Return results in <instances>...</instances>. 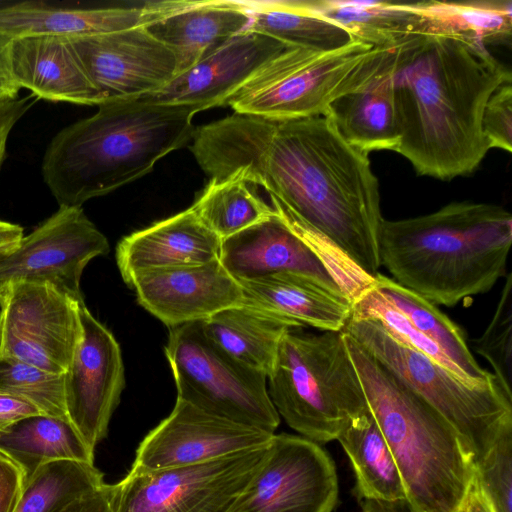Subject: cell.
<instances>
[{
  "instance_id": "obj_14",
  "label": "cell",
  "mask_w": 512,
  "mask_h": 512,
  "mask_svg": "<svg viewBox=\"0 0 512 512\" xmlns=\"http://www.w3.org/2000/svg\"><path fill=\"white\" fill-rule=\"evenodd\" d=\"M82 337L65 372L69 422L95 452L106 437L125 387L121 349L113 334L80 305Z\"/></svg>"
},
{
  "instance_id": "obj_24",
  "label": "cell",
  "mask_w": 512,
  "mask_h": 512,
  "mask_svg": "<svg viewBox=\"0 0 512 512\" xmlns=\"http://www.w3.org/2000/svg\"><path fill=\"white\" fill-rule=\"evenodd\" d=\"M251 14L244 2L194 1L147 29L175 55L177 76L249 29Z\"/></svg>"
},
{
  "instance_id": "obj_29",
  "label": "cell",
  "mask_w": 512,
  "mask_h": 512,
  "mask_svg": "<svg viewBox=\"0 0 512 512\" xmlns=\"http://www.w3.org/2000/svg\"><path fill=\"white\" fill-rule=\"evenodd\" d=\"M320 16L346 28L356 41L377 48H393L405 37L424 33L422 15L413 2L306 1Z\"/></svg>"
},
{
  "instance_id": "obj_40",
  "label": "cell",
  "mask_w": 512,
  "mask_h": 512,
  "mask_svg": "<svg viewBox=\"0 0 512 512\" xmlns=\"http://www.w3.org/2000/svg\"><path fill=\"white\" fill-rule=\"evenodd\" d=\"M120 484H104L55 512H118Z\"/></svg>"
},
{
  "instance_id": "obj_39",
  "label": "cell",
  "mask_w": 512,
  "mask_h": 512,
  "mask_svg": "<svg viewBox=\"0 0 512 512\" xmlns=\"http://www.w3.org/2000/svg\"><path fill=\"white\" fill-rule=\"evenodd\" d=\"M482 131L490 149L512 151V82L500 86L489 98L483 111Z\"/></svg>"
},
{
  "instance_id": "obj_43",
  "label": "cell",
  "mask_w": 512,
  "mask_h": 512,
  "mask_svg": "<svg viewBox=\"0 0 512 512\" xmlns=\"http://www.w3.org/2000/svg\"><path fill=\"white\" fill-rule=\"evenodd\" d=\"M38 414L40 411L27 401L0 389V434L21 419Z\"/></svg>"
},
{
  "instance_id": "obj_36",
  "label": "cell",
  "mask_w": 512,
  "mask_h": 512,
  "mask_svg": "<svg viewBox=\"0 0 512 512\" xmlns=\"http://www.w3.org/2000/svg\"><path fill=\"white\" fill-rule=\"evenodd\" d=\"M351 318L377 320L396 340L432 359L470 385H481L487 381L476 383L470 380L435 342L419 332L373 286L352 303Z\"/></svg>"
},
{
  "instance_id": "obj_17",
  "label": "cell",
  "mask_w": 512,
  "mask_h": 512,
  "mask_svg": "<svg viewBox=\"0 0 512 512\" xmlns=\"http://www.w3.org/2000/svg\"><path fill=\"white\" fill-rule=\"evenodd\" d=\"M129 287L139 304L168 328L199 322L243 304L239 282L219 259L136 273Z\"/></svg>"
},
{
  "instance_id": "obj_42",
  "label": "cell",
  "mask_w": 512,
  "mask_h": 512,
  "mask_svg": "<svg viewBox=\"0 0 512 512\" xmlns=\"http://www.w3.org/2000/svg\"><path fill=\"white\" fill-rule=\"evenodd\" d=\"M31 105L30 97L0 102V168L10 132Z\"/></svg>"
},
{
  "instance_id": "obj_47",
  "label": "cell",
  "mask_w": 512,
  "mask_h": 512,
  "mask_svg": "<svg viewBox=\"0 0 512 512\" xmlns=\"http://www.w3.org/2000/svg\"><path fill=\"white\" fill-rule=\"evenodd\" d=\"M23 236L21 226L0 220V246L17 244Z\"/></svg>"
},
{
  "instance_id": "obj_28",
  "label": "cell",
  "mask_w": 512,
  "mask_h": 512,
  "mask_svg": "<svg viewBox=\"0 0 512 512\" xmlns=\"http://www.w3.org/2000/svg\"><path fill=\"white\" fill-rule=\"evenodd\" d=\"M0 452L19 466L25 481L54 461L94 464V452L72 424L44 414L21 419L0 434Z\"/></svg>"
},
{
  "instance_id": "obj_35",
  "label": "cell",
  "mask_w": 512,
  "mask_h": 512,
  "mask_svg": "<svg viewBox=\"0 0 512 512\" xmlns=\"http://www.w3.org/2000/svg\"><path fill=\"white\" fill-rule=\"evenodd\" d=\"M0 389L27 401L41 414L68 420L65 373L50 372L19 360L0 358Z\"/></svg>"
},
{
  "instance_id": "obj_25",
  "label": "cell",
  "mask_w": 512,
  "mask_h": 512,
  "mask_svg": "<svg viewBox=\"0 0 512 512\" xmlns=\"http://www.w3.org/2000/svg\"><path fill=\"white\" fill-rule=\"evenodd\" d=\"M392 55L365 85L334 100L324 114L348 144L366 154L395 151L400 142L391 83Z\"/></svg>"
},
{
  "instance_id": "obj_41",
  "label": "cell",
  "mask_w": 512,
  "mask_h": 512,
  "mask_svg": "<svg viewBox=\"0 0 512 512\" xmlns=\"http://www.w3.org/2000/svg\"><path fill=\"white\" fill-rule=\"evenodd\" d=\"M25 477L19 466L0 452V512H14L21 498Z\"/></svg>"
},
{
  "instance_id": "obj_9",
  "label": "cell",
  "mask_w": 512,
  "mask_h": 512,
  "mask_svg": "<svg viewBox=\"0 0 512 512\" xmlns=\"http://www.w3.org/2000/svg\"><path fill=\"white\" fill-rule=\"evenodd\" d=\"M165 354L177 399L207 413L275 434L280 423L268 393L267 376L221 351L201 321L169 328Z\"/></svg>"
},
{
  "instance_id": "obj_20",
  "label": "cell",
  "mask_w": 512,
  "mask_h": 512,
  "mask_svg": "<svg viewBox=\"0 0 512 512\" xmlns=\"http://www.w3.org/2000/svg\"><path fill=\"white\" fill-rule=\"evenodd\" d=\"M192 3L168 0L135 7L69 8L43 2H20L0 7V32L12 39L31 35L81 38L148 27Z\"/></svg>"
},
{
  "instance_id": "obj_27",
  "label": "cell",
  "mask_w": 512,
  "mask_h": 512,
  "mask_svg": "<svg viewBox=\"0 0 512 512\" xmlns=\"http://www.w3.org/2000/svg\"><path fill=\"white\" fill-rule=\"evenodd\" d=\"M336 440L353 468L359 501H406L400 470L370 410L352 421Z\"/></svg>"
},
{
  "instance_id": "obj_21",
  "label": "cell",
  "mask_w": 512,
  "mask_h": 512,
  "mask_svg": "<svg viewBox=\"0 0 512 512\" xmlns=\"http://www.w3.org/2000/svg\"><path fill=\"white\" fill-rule=\"evenodd\" d=\"M221 241L189 207L123 237L116 249L117 265L129 286L141 271L219 259Z\"/></svg>"
},
{
  "instance_id": "obj_44",
  "label": "cell",
  "mask_w": 512,
  "mask_h": 512,
  "mask_svg": "<svg viewBox=\"0 0 512 512\" xmlns=\"http://www.w3.org/2000/svg\"><path fill=\"white\" fill-rule=\"evenodd\" d=\"M12 38L0 32V102L18 98L17 84L11 63Z\"/></svg>"
},
{
  "instance_id": "obj_10",
  "label": "cell",
  "mask_w": 512,
  "mask_h": 512,
  "mask_svg": "<svg viewBox=\"0 0 512 512\" xmlns=\"http://www.w3.org/2000/svg\"><path fill=\"white\" fill-rule=\"evenodd\" d=\"M82 303L46 281L0 282V358L65 373L82 337Z\"/></svg>"
},
{
  "instance_id": "obj_13",
  "label": "cell",
  "mask_w": 512,
  "mask_h": 512,
  "mask_svg": "<svg viewBox=\"0 0 512 512\" xmlns=\"http://www.w3.org/2000/svg\"><path fill=\"white\" fill-rule=\"evenodd\" d=\"M109 250L107 238L81 207L59 206L0 260V282L46 281L84 301L82 273L93 258L106 255Z\"/></svg>"
},
{
  "instance_id": "obj_7",
  "label": "cell",
  "mask_w": 512,
  "mask_h": 512,
  "mask_svg": "<svg viewBox=\"0 0 512 512\" xmlns=\"http://www.w3.org/2000/svg\"><path fill=\"white\" fill-rule=\"evenodd\" d=\"M392 52L360 41L327 53L290 47L259 69L226 105L234 113L269 120L321 116L334 100L375 76Z\"/></svg>"
},
{
  "instance_id": "obj_15",
  "label": "cell",
  "mask_w": 512,
  "mask_h": 512,
  "mask_svg": "<svg viewBox=\"0 0 512 512\" xmlns=\"http://www.w3.org/2000/svg\"><path fill=\"white\" fill-rule=\"evenodd\" d=\"M70 41L104 102L158 92L177 76L175 55L147 27Z\"/></svg>"
},
{
  "instance_id": "obj_22",
  "label": "cell",
  "mask_w": 512,
  "mask_h": 512,
  "mask_svg": "<svg viewBox=\"0 0 512 512\" xmlns=\"http://www.w3.org/2000/svg\"><path fill=\"white\" fill-rule=\"evenodd\" d=\"M11 63L19 87L37 98L88 106L104 103L68 38L49 35L13 38Z\"/></svg>"
},
{
  "instance_id": "obj_2",
  "label": "cell",
  "mask_w": 512,
  "mask_h": 512,
  "mask_svg": "<svg viewBox=\"0 0 512 512\" xmlns=\"http://www.w3.org/2000/svg\"><path fill=\"white\" fill-rule=\"evenodd\" d=\"M511 71L481 40L416 33L393 48L391 83L400 131L395 152L418 175L441 180L477 169L488 150L486 103Z\"/></svg>"
},
{
  "instance_id": "obj_33",
  "label": "cell",
  "mask_w": 512,
  "mask_h": 512,
  "mask_svg": "<svg viewBox=\"0 0 512 512\" xmlns=\"http://www.w3.org/2000/svg\"><path fill=\"white\" fill-rule=\"evenodd\" d=\"M253 187L238 176L210 179L191 208L207 228L226 239L273 213Z\"/></svg>"
},
{
  "instance_id": "obj_6",
  "label": "cell",
  "mask_w": 512,
  "mask_h": 512,
  "mask_svg": "<svg viewBox=\"0 0 512 512\" xmlns=\"http://www.w3.org/2000/svg\"><path fill=\"white\" fill-rule=\"evenodd\" d=\"M269 397L286 424L323 444L369 412L344 331L288 330L267 377Z\"/></svg>"
},
{
  "instance_id": "obj_37",
  "label": "cell",
  "mask_w": 512,
  "mask_h": 512,
  "mask_svg": "<svg viewBox=\"0 0 512 512\" xmlns=\"http://www.w3.org/2000/svg\"><path fill=\"white\" fill-rule=\"evenodd\" d=\"M473 349L484 357L508 395L512 396V274L506 275L495 313Z\"/></svg>"
},
{
  "instance_id": "obj_19",
  "label": "cell",
  "mask_w": 512,
  "mask_h": 512,
  "mask_svg": "<svg viewBox=\"0 0 512 512\" xmlns=\"http://www.w3.org/2000/svg\"><path fill=\"white\" fill-rule=\"evenodd\" d=\"M219 260L237 281L291 272L347 298L320 256L276 209L264 220L223 239Z\"/></svg>"
},
{
  "instance_id": "obj_8",
  "label": "cell",
  "mask_w": 512,
  "mask_h": 512,
  "mask_svg": "<svg viewBox=\"0 0 512 512\" xmlns=\"http://www.w3.org/2000/svg\"><path fill=\"white\" fill-rule=\"evenodd\" d=\"M343 331L455 429L474 464L481 460L503 430L512 427V396L493 373L484 384L470 385L396 340L374 319L350 317Z\"/></svg>"
},
{
  "instance_id": "obj_12",
  "label": "cell",
  "mask_w": 512,
  "mask_h": 512,
  "mask_svg": "<svg viewBox=\"0 0 512 512\" xmlns=\"http://www.w3.org/2000/svg\"><path fill=\"white\" fill-rule=\"evenodd\" d=\"M338 495L334 462L320 444L274 434L262 464L228 512H333Z\"/></svg>"
},
{
  "instance_id": "obj_31",
  "label": "cell",
  "mask_w": 512,
  "mask_h": 512,
  "mask_svg": "<svg viewBox=\"0 0 512 512\" xmlns=\"http://www.w3.org/2000/svg\"><path fill=\"white\" fill-rule=\"evenodd\" d=\"M422 334L435 342L463 373L476 383H484L491 372L481 368L472 355L462 329L436 305L381 273L373 285Z\"/></svg>"
},
{
  "instance_id": "obj_1",
  "label": "cell",
  "mask_w": 512,
  "mask_h": 512,
  "mask_svg": "<svg viewBox=\"0 0 512 512\" xmlns=\"http://www.w3.org/2000/svg\"><path fill=\"white\" fill-rule=\"evenodd\" d=\"M190 150L210 179L263 187L293 226L331 242L374 277L383 217L368 154L325 116L269 120L233 113L195 129Z\"/></svg>"
},
{
  "instance_id": "obj_23",
  "label": "cell",
  "mask_w": 512,
  "mask_h": 512,
  "mask_svg": "<svg viewBox=\"0 0 512 512\" xmlns=\"http://www.w3.org/2000/svg\"><path fill=\"white\" fill-rule=\"evenodd\" d=\"M243 303L320 331H342L352 303L313 279L291 272L238 281Z\"/></svg>"
},
{
  "instance_id": "obj_46",
  "label": "cell",
  "mask_w": 512,
  "mask_h": 512,
  "mask_svg": "<svg viewBox=\"0 0 512 512\" xmlns=\"http://www.w3.org/2000/svg\"><path fill=\"white\" fill-rule=\"evenodd\" d=\"M359 503L361 512H413L407 501L381 502L361 500Z\"/></svg>"
},
{
  "instance_id": "obj_5",
  "label": "cell",
  "mask_w": 512,
  "mask_h": 512,
  "mask_svg": "<svg viewBox=\"0 0 512 512\" xmlns=\"http://www.w3.org/2000/svg\"><path fill=\"white\" fill-rule=\"evenodd\" d=\"M369 410L400 470L413 512H456L475 477L455 429L397 375L344 332Z\"/></svg>"
},
{
  "instance_id": "obj_30",
  "label": "cell",
  "mask_w": 512,
  "mask_h": 512,
  "mask_svg": "<svg viewBox=\"0 0 512 512\" xmlns=\"http://www.w3.org/2000/svg\"><path fill=\"white\" fill-rule=\"evenodd\" d=\"M251 14L248 30L289 47L332 52L356 41L343 26L312 11L306 1H245Z\"/></svg>"
},
{
  "instance_id": "obj_3",
  "label": "cell",
  "mask_w": 512,
  "mask_h": 512,
  "mask_svg": "<svg viewBox=\"0 0 512 512\" xmlns=\"http://www.w3.org/2000/svg\"><path fill=\"white\" fill-rule=\"evenodd\" d=\"M512 215L501 206L452 202L435 212L383 219L381 266L434 305L453 307L506 276Z\"/></svg>"
},
{
  "instance_id": "obj_26",
  "label": "cell",
  "mask_w": 512,
  "mask_h": 512,
  "mask_svg": "<svg viewBox=\"0 0 512 512\" xmlns=\"http://www.w3.org/2000/svg\"><path fill=\"white\" fill-rule=\"evenodd\" d=\"M207 338L241 365L269 376L284 334L297 323L265 311L241 304L224 309L201 321Z\"/></svg>"
},
{
  "instance_id": "obj_34",
  "label": "cell",
  "mask_w": 512,
  "mask_h": 512,
  "mask_svg": "<svg viewBox=\"0 0 512 512\" xmlns=\"http://www.w3.org/2000/svg\"><path fill=\"white\" fill-rule=\"evenodd\" d=\"M94 464L61 460L40 467L25 481L14 512H55L104 485Z\"/></svg>"
},
{
  "instance_id": "obj_38",
  "label": "cell",
  "mask_w": 512,
  "mask_h": 512,
  "mask_svg": "<svg viewBox=\"0 0 512 512\" xmlns=\"http://www.w3.org/2000/svg\"><path fill=\"white\" fill-rule=\"evenodd\" d=\"M475 478L495 512H512V427L475 464Z\"/></svg>"
},
{
  "instance_id": "obj_18",
  "label": "cell",
  "mask_w": 512,
  "mask_h": 512,
  "mask_svg": "<svg viewBox=\"0 0 512 512\" xmlns=\"http://www.w3.org/2000/svg\"><path fill=\"white\" fill-rule=\"evenodd\" d=\"M287 48L290 47L269 36L246 30L160 91L138 100L190 106L197 113L226 105L259 69Z\"/></svg>"
},
{
  "instance_id": "obj_48",
  "label": "cell",
  "mask_w": 512,
  "mask_h": 512,
  "mask_svg": "<svg viewBox=\"0 0 512 512\" xmlns=\"http://www.w3.org/2000/svg\"><path fill=\"white\" fill-rule=\"evenodd\" d=\"M17 244L0 246V260L9 254L17 246Z\"/></svg>"
},
{
  "instance_id": "obj_4",
  "label": "cell",
  "mask_w": 512,
  "mask_h": 512,
  "mask_svg": "<svg viewBox=\"0 0 512 512\" xmlns=\"http://www.w3.org/2000/svg\"><path fill=\"white\" fill-rule=\"evenodd\" d=\"M196 113L190 106L138 99L104 102L53 137L41 166L44 182L59 206L81 207L189 144Z\"/></svg>"
},
{
  "instance_id": "obj_11",
  "label": "cell",
  "mask_w": 512,
  "mask_h": 512,
  "mask_svg": "<svg viewBox=\"0 0 512 512\" xmlns=\"http://www.w3.org/2000/svg\"><path fill=\"white\" fill-rule=\"evenodd\" d=\"M268 445L186 466L129 471L118 512H228L262 464Z\"/></svg>"
},
{
  "instance_id": "obj_45",
  "label": "cell",
  "mask_w": 512,
  "mask_h": 512,
  "mask_svg": "<svg viewBox=\"0 0 512 512\" xmlns=\"http://www.w3.org/2000/svg\"><path fill=\"white\" fill-rule=\"evenodd\" d=\"M456 512H495L475 477Z\"/></svg>"
},
{
  "instance_id": "obj_16",
  "label": "cell",
  "mask_w": 512,
  "mask_h": 512,
  "mask_svg": "<svg viewBox=\"0 0 512 512\" xmlns=\"http://www.w3.org/2000/svg\"><path fill=\"white\" fill-rule=\"evenodd\" d=\"M273 435L177 399L169 416L139 444L130 471L148 472L210 461L264 447Z\"/></svg>"
},
{
  "instance_id": "obj_32",
  "label": "cell",
  "mask_w": 512,
  "mask_h": 512,
  "mask_svg": "<svg viewBox=\"0 0 512 512\" xmlns=\"http://www.w3.org/2000/svg\"><path fill=\"white\" fill-rule=\"evenodd\" d=\"M413 3L424 20V33L459 34L484 44L510 42L511 0Z\"/></svg>"
}]
</instances>
